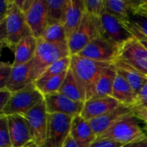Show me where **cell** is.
<instances>
[{
	"label": "cell",
	"instance_id": "1",
	"mask_svg": "<svg viewBox=\"0 0 147 147\" xmlns=\"http://www.w3.org/2000/svg\"><path fill=\"white\" fill-rule=\"evenodd\" d=\"M110 63L95 61L78 54L71 56L70 69L72 71L85 101L94 96L96 83Z\"/></svg>",
	"mask_w": 147,
	"mask_h": 147
},
{
	"label": "cell",
	"instance_id": "2",
	"mask_svg": "<svg viewBox=\"0 0 147 147\" xmlns=\"http://www.w3.org/2000/svg\"><path fill=\"white\" fill-rule=\"evenodd\" d=\"M32 35L24 13L13 2L6 17L0 21V42L14 51L16 45L25 36Z\"/></svg>",
	"mask_w": 147,
	"mask_h": 147
},
{
	"label": "cell",
	"instance_id": "3",
	"mask_svg": "<svg viewBox=\"0 0 147 147\" xmlns=\"http://www.w3.org/2000/svg\"><path fill=\"white\" fill-rule=\"evenodd\" d=\"M139 119L134 113L118 121L96 139H108L127 145L147 137L146 133L140 127Z\"/></svg>",
	"mask_w": 147,
	"mask_h": 147
},
{
	"label": "cell",
	"instance_id": "4",
	"mask_svg": "<svg viewBox=\"0 0 147 147\" xmlns=\"http://www.w3.org/2000/svg\"><path fill=\"white\" fill-rule=\"evenodd\" d=\"M67 56H71L67 45L50 43L41 38H38L37 48L33 59L36 80L52 64Z\"/></svg>",
	"mask_w": 147,
	"mask_h": 147
},
{
	"label": "cell",
	"instance_id": "5",
	"mask_svg": "<svg viewBox=\"0 0 147 147\" xmlns=\"http://www.w3.org/2000/svg\"><path fill=\"white\" fill-rule=\"evenodd\" d=\"M43 100L44 96L39 91L34 84H32L19 91L12 93L9 102L0 111V115L6 116L12 115H24Z\"/></svg>",
	"mask_w": 147,
	"mask_h": 147
},
{
	"label": "cell",
	"instance_id": "6",
	"mask_svg": "<svg viewBox=\"0 0 147 147\" xmlns=\"http://www.w3.org/2000/svg\"><path fill=\"white\" fill-rule=\"evenodd\" d=\"M99 35V17H93L85 13L78 28L68 38V48L71 56L78 54L92 40Z\"/></svg>",
	"mask_w": 147,
	"mask_h": 147
},
{
	"label": "cell",
	"instance_id": "7",
	"mask_svg": "<svg viewBox=\"0 0 147 147\" xmlns=\"http://www.w3.org/2000/svg\"><path fill=\"white\" fill-rule=\"evenodd\" d=\"M100 35L120 47L134 35L127 28V22L109 13L106 9L99 17Z\"/></svg>",
	"mask_w": 147,
	"mask_h": 147
},
{
	"label": "cell",
	"instance_id": "8",
	"mask_svg": "<svg viewBox=\"0 0 147 147\" xmlns=\"http://www.w3.org/2000/svg\"><path fill=\"white\" fill-rule=\"evenodd\" d=\"M73 117L62 114H48L44 147H63L70 137Z\"/></svg>",
	"mask_w": 147,
	"mask_h": 147
},
{
	"label": "cell",
	"instance_id": "9",
	"mask_svg": "<svg viewBox=\"0 0 147 147\" xmlns=\"http://www.w3.org/2000/svg\"><path fill=\"white\" fill-rule=\"evenodd\" d=\"M117 59L147 77V50L134 36L120 46Z\"/></svg>",
	"mask_w": 147,
	"mask_h": 147
},
{
	"label": "cell",
	"instance_id": "10",
	"mask_svg": "<svg viewBox=\"0 0 147 147\" xmlns=\"http://www.w3.org/2000/svg\"><path fill=\"white\" fill-rule=\"evenodd\" d=\"M120 47L102 35L92 40L79 53V56L104 63L114 64L118 58Z\"/></svg>",
	"mask_w": 147,
	"mask_h": 147
},
{
	"label": "cell",
	"instance_id": "11",
	"mask_svg": "<svg viewBox=\"0 0 147 147\" xmlns=\"http://www.w3.org/2000/svg\"><path fill=\"white\" fill-rule=\"evenodd\" d=\"M23 116L28 121L32 141L38 146L44 147L48 122V113L44 100Z\"/></svg>",
	"mask_w": 147,
	"mask_h": 147
},
{
	"label": "cell",
	"instance_id": "12",
	"mask_svg": "<svg viewBox=\"0 0 147 147\" xmlns=\"http://www.w3.org/2000/svg\"><path fill=\"white\" fill-rule=\"evenodd\" d=\"M24 15L31 34L36 39L41 37L50 23L47 0H34Z\"/></svg>",
	"mask_w": 147,
	"mask_h": 147
},
{
	"label": "cell",
	"instance_id": "13",
	"mask_svg": "<svg viewBox=\"0 0 147 147\" xmlns=\"http://www.w3.org/2000/svg\"><path fill=\"white\" fill-rule=\"evenodd\" d=\"M44 102L48 114H62L71 117L80 115L84 103L71 100L59 92L44 96Z\"/></svg>",
	"mask_w": 147,
	"mask_h": 147
},
{
	"label": "cell",
	"instance_id": "14",
	"mask_svg": "<svg viewBox=\"0 0 147 147\" xmlns=\"http://www.w3.org/2000/svg\"><path fill=\"white\" fill-rule=\"evenodd\" d=\"M36 78L32 60L23 65H13L11 75L6 84L5 88H7L12 93H15L32 84H34Z\"/></svg>",
	"mask_w": 147,
	"mask_h": 147
},
{
	"label": "cell",
	"instance_id": "15",
	"mask_svg": "<svg viewBox=\"0 0 147 147\" xmlns=\"http://www.w3.org/2000/svg\"><path fill=\"white\" fill-rule=\"evenodd\" d=\"M119 105L120 103L112 96L92 97L84 102L81 115L85 120L91 121L112 111Z\"/></svg>",
	"mask_w": 147,
	"mask_h": 147
},
{
	"label": "cell",
	"instance_id": "16",
	"mask_svg": "<svg viewBox=\"0 0 147 147\" xmlns=\"http://www.w3.org/2000/svg\"><path fill=\"white\" fill-rule=\"evenodd\" d=\"M12 147H23L32 141L28 121L23 115L7 116Z\"/></svg>",
	"mask_w": 147,
	"mask_h": 147
},
{
	"label": "cell",
	"instance_id": "17",
	"mask_svg": "<svg viewBox=\"0 0 147 147\" xmlns=\"http://www.w3.org/2000/svg\"><path fill=\"white\" fill-rule=\"evenodd\" d=\"M70 136L79 147H90L97 138L90 121L85 120L81 115L73 117Z\"/></svg>",
	"mask_w": 147,
	"mask_h": 147
},
{
	"label": "cell",
	"instance_id": "18",
	"mask_svg": "<svg viewBox=\"0 0 147 147\" xmlns=\"http://www.w3.org/2000/svg\"><path fill=\"white\" fill-rule=\"evenodd\" d=\"M134 113V109L120 104L116 109H113L112 111L89 121L95 134H96L97 137H99L111 126L116 123L118 121Z\"/></svg>",
	"mask_w": 147,
	"mask_h": 147
},
{
	"label": "cell",
	"instance_id": "19",
	"mask_svg": "<svg viewBox=\"0 0 147 147\" xmlns=\"http://www.w3.org/2000/svg\"><path fill=\"white\" fill-rule=\"evenodd\" d=\"M111 96L121 105L133 109H135L137 106L138 94L127 82V80L118 73L114 83Z\"/></svg>",
	"mask_w": 147,
	"mask_h": 147
},
{
	"label": "cell",
	"instance_id": "20",
	"mask_svg": "<svg viewBox=\"0 0 147 147\" xmlns=\"http://www.w3.org/2000/svg\"><path fill=\"white\" fill-rule=\"evenodd\" d=\"M84 15V0H69L64 22V27L68 38L78 28Z\"/></svg>",
	"mask_w": 147,
	"mask_h": 147
},
{
	"label": "cell",
	"instance_id": "21",
	"mask_svg": "<svg viewBox=\"0 0 147 147\" xmlns=\"http://www.w3.org/2000/svg\"><path fill=\"white\" fill-rule=\"evenodd\" d=\"M37 48V39L33 35L23 37L14 49V65H23L32 61Z\"/></svg>",
	"mask_w": 147,
	"mask_h": 147
},
{
	"label": "cell",
	"instance_id": "22",
	"mask_svg": "<svg viewBox=\"0 0 147 147\" xmlns=\"http://www.w3.org/2000/svg\"><path fill=\"white\" fill-rule=\"evenodd\" d=\"M115 66L116 67L117 73L123 77L127 82L132 86L134 91L138 94L141 88L147 83V77L133 68L132 66L128 65L127 64L124 63L121 60H116L114 63Z\"/></svg>",
	"mask_w": 147,
	"mask_h": 147
},
{
	"label": "cell",
	"instance_id": "23",
	"mask_svg": "<svg viewBox=\"0 0 147 147\" xmlns=\"http://www.w3.org/2000/svg\"><path fill=\"white\" fill-rule=\"evenodd\" d=\"M117 76V70L114 64H111L99 78L94 92L93 97L111 96L114 83Z\"/></svg>",
	"mask_w": 147,
	"mask_h": 147
},
{
	"label": "cell",
	"instance_id": "24",
	"mask_svg": "<svg viewBox=\"0 0 147 147\" xmlns=\"http://www.w3.org/2000/svg\"><path fill=\"white\" fill-rule=\"evenodd\" d=\"M59 93L63 94L66 97L75 102H85V99L80 89V86L78 84L71 69H69L68 71L66 72V75L63 82V84L60 88Z\"/></svg>",
	"mask_w": 147,
	"mask_h": 147
},
{
	"label": "cell",
	"instance_id": "25",
	"mask_svg": "<svg viewBox=\"0 0 147 147\" xmlns=\"http://www.w3.org/2000/svg\"><path fill=\"white\" fill-rule=\"evenodd\" d=\"M105 9L122 21L128 22L133 13L132 2L131 0H105Z\"/></svg>",
	"mask_w": 147,
	"mask_h": 147
},
{
	"label": "cell",
	"instance_id": "26",
	"mask_svg": "<svg viewBox=\"0 0 147 147\" xmlns=\"http://www.w3.org/2000/svg\"><path fill=\"white\" fill-rule=\"evenodd\" d=\"M40 38L50 43L68 46V37L62 23H50Z\"/></svg>",
	"mask_w": 147,
	"mask_h": 147
},
{
	"label": "cell",
	"instance_id": "27",
	"mask_svg": "<svg viewBox=\"0 0 147 147\" xmlns=\"http://www.w3.org/2000/svg\"><path fill=\"white\" fill-rule=\"evenodd\" d=\"M47 2L50 23L64 24L69 0H47Z\"/></svg>",
	"mask_w": 147,
	"mask_h": 147
},
{
	"label": "cell",
	"instance_id": "28",
	"mask_svg": "<svg viewBox=\"0 0 147 147\" xmlns=\"http://www.w3.org/2000/svg\"><path fill=\"white\" fill-rule=\"evenodd\" d=\"M65 75H66V72L61 75L56 76V77L45 79V80H36L34 82V85L43 96L58 93L60 90V88L63 84Z\"/></svg>",
	"mask_w": 147,
	"mask_h": 147
},
{
	"label": "cell",
	"instance_id": "29",
	"mask_svg": "<svg viewBox=\"0 0 147 147\" xmlns=\"http://www.w3.org/2000/svg\"><path fill=\"white\" fill-rule=\"evenodd\" d=\"M127 28L135 38H147V15L140 12L132 14Z\"/></svg>",
	"mask_w": 147,
	"mask_h": 147
},
{
	"label": "cell",
	"instance_id": "30",
	"mask_svg": "<svg viewBox=\"0 0 147 147\" xmlns=\"http://www.w3.org/2000/svg\"><path fill=\"white\" fill-rule=\"evenodd\" d=\"M71 66V56H67L59 59L52 64L37 80H45L53 77H56L68 71Z\"/></svg>",
	"mask_w": 147,
	"mask_h": 147
},
{
	"label": "cell",
	"instance_id": "31",
	"mask_svg": "<svg viewBox=\"0 0 147 147\" xmlns=\"http://www.w3.org/2000/svg\"><path fill=\"white\" fill-rule=\"evenodd\" d=\"M85 13L93 17H100L105 9V0H84Z\"/></svg>",
	"mask_w": 147,
	"mask_h": 147
},
{
	"label": "cell",
	"instance_id": "32",
	"mask_svg": "<svg viewBox=\"0 0 147 147\" xmlns=\"http://www.w3.org/2000/svg\"><path fill=\"white\" fill-rule=\"evenodd\" d=\"M0 147H12L7 116L0 115Z\"/></svg>",
	"mask_w": 147,
	"mask_h": 147
},
{
	"label": "cell",
	"instance_id": "33",
	"mask_svg": "<svg viewBox=\"0 0 147 147\" xmlns=\"http://www.w3.org/2000/svg\"><path fill=\"white\" fill-rule=\"evenodd\" d=\"M13 65L2 61L0 63V89L5 88L6 84L11 75Z\"/></svg>",
	"mask_w": 147,
	"mask_h": 147
},
{
	"label": "cell",
	"instance_id": "34",
	"mask_svg": "<svg viewBox=\"0 0 147 147\" xmlns=\"http://www.w3.org/2000/svg\"><path fill=\"white\" fill-rule=\"evenodd\" d=\"M124 145L116 142L112 140H108V139H96V141L90 146V147H122Z\"/></svg>",
	"mask_w": 147,
	"mask_h": 147
},
{
	"label": "cell",
	"instance_id": "35",
	"mask_svg": "<svg viewBox=\"0 0 147 147\" xmlns=\"http://www.w3.org/2000/svg\"><path fill=\"white\" fill-rule=\"evenodd\" d=\"M12 96V92L9 91L7 88L0 89V111H2L7 103L9 102Z\"/></svg>",
	"mask_w": 147,
	"mask_h": 147
},
{
	"label": "cell",
	"instance_id": "36",
	"mask_svg": "<svg viewBox=\"0 0 147 147\" xmlns=\"http://www.w3.org/2000/svg\"><path fill=\"white\" fill-rule=\"evenodd\" d=\"M14 0H1L0 1V21H3L8 12L10 9V7L13 4Z\"/></svg>",
	"mask_w": 147,
	"mask_h": 147
},
{
	"label": "cell",
	"instance_id": "37",
	"mask_svg": "<svg viewBox=\"0 0 147 147\" xmlns=\"http://www.w3.org/2000/svg\"><path fill=\"white\" fill-rule=\"evenodd\" d=\"M137 107H147V83L138 93L136 108Z\"/></svg>",
	"mask_w": 147,
	"mask_h": 147
},
{
	"label": "cell",
	"instance_id": "38",
	"mask_svg": "<svg viewBox=\"0 0 147 147\" xmlns=\"http://www.w3.org/2000/svg\"><path fill=\"white\" fill-rule=\"evenodd\" d=\"M135 116L142 121L146 127L147 130V107H137L134 109Z\"/></svg>",
	"mask_w": 147,
	"mask_h": 147
},
{
	"label": "cell",
	"instance_id": "39",
	"mask_svg": "<svg viewBox=\"0 0 147 147\" xmlns=\"http://www.w3.org/2000/svg\"><path fill=\"white\" fill-rule=\"evenodd\" d=\"M122 147H147V137L143 140L124 145Z\"/></svg>",
	"mask_w": 147,
	"mask_h": 147
},
{
	"label": "cell",
	"instance_id": "40",
	"mask_svg": "<svg viewBox=\"0 0 147 147\" xmlns=\"http://www.w3.org/2000/svg\"><path fill=\"white\" fill-rule=\"evenodd\" d=\"M63 147H79V146L77 144V142L70 136L69 138H68V140H66V142H65V144L64 145V146Z\"/></svg>",
	"mask_w": 147,
	"mask_h": 147
},
{
	"label": "cell",
	"instance_id": "41",
	"mask_svg": "<svg viewBox=\"0 0 147 147\" xmlns=\"http://www.w3.org/2000/svg\"><path fill=\"white\" fill-rule=\"evenodd\" d=\"M139 12L140 13H143L145 15H147V0H144L143 1V3L139 10Z\"/></svg>",
	"mask_w": 147,
	"mask_h": 147
},
{
	"label": "cell",
	"instance_id": "42",
	"mask_svg": "<svg viewBox=\"0 0 147 147\" xmlns=\"http://www.w3.org/2000/svg\"><path fill=\"white\" fill-rule=\"evenodd\" d=\"M140 42H141V44L146 48L147 50V38H145V37H141V38H137Z\"/></svg>",
	"mask_w": 147,
	"mask_h": 147
},
{
	"label": "cell",
	"instance_id": "43",
	"mask_svg": "<svg viewBox=\"0 0 147 147\" xmlns=\"http://www.w3.org/2000/svg\"><path fill=\"white\" fill-rule=\"evenodd\" d=\"M23 147H40V146H38L35 143H34L33 141H31V142H29L28 144H27L25 146H23Z\"/></svg>",
	"mask_w": 147,
	"mask_h": 147
}]
</instances>
